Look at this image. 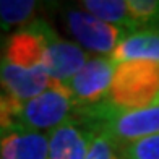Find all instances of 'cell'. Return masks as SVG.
I'll return each instance as SVG.
<instances>
[{
    "mask_svg": "<svg viewBox=\"0 0 159 159\" xmlns=\"http://www.w3.org/2000/svg\"><path fill=\"white\" fill-rule=\"evenodd\" d=\"M52 84L42 63L41 41L33 25L16 30L0 54V91L15 101H28Z\"/></svg>",
    "mask_w": 159,
    "mask_h": 159,
    "instance_id": "6da1fadb",
    "label": "cell"
},
{
    "mask_svg": "<svg viewBox=\"0 0 159 159\" xmlns=\"http://www.w3.org/2000/svg\"><path fill=\"white\" fill-rule=\"evenodd\" d=\"M75 114V102L67 86L54 83L33 99L15 101L0 91V122H15L38 132H50Z\"/></svg>",
    "mask_w": 159,
    "mask_h": 159,
    "instance_id": "7a4b0ae2",
    "label": "cell"
},
{
    "mask_svg": "<svg viewBox=\"0 0 159 159\" xmlns=\"http://www.w3.org/2000/svg\"><path fill=\"white\" fill-rule=\"evenodd\" d=\"M159 104V62L133 60L115 67L102 107L112 112L138 111Z\"/></svg>",
    "mask_w": 159,
    "mask_h": 159,
    "instance_id": "3957f363",
    "label": "cell"
},
{
    "mask_svg": "<svg viewBox=\"0 0 159 159\" xmlns=\"http://www.w3.org/2000/svg\"><path fill=\"white\" fill-rule=\"evenodd\" d=\"M73 115L88 120L96 130L109 135L120 146L159 135V104L125 112H112L98 106L88 111H75Z\"/></svg>",
    "mask_w": 159,
    "mask_h": 159,
    "instance_id": "277c9868",
    "label": "cell"
},
{
    "mask_svg": "<svg viewBox=\"0 0 159 159\" xmlns=\"http://www.w3.org/2000/svg\"><path fill=\"white\" fill-rule=\"evenodd\" d=\"M31 25L41 41L42 63L47 75L54 83H67L84 67L91 55L76 42L63 39L46 20L36 18Z\"/></svg>",
    "mask_w": 159,
    "mask_h": 159,
    "instance_id": "5b68a950",
    "label": "cell"
},
{
    "mask_svg": "<svg viewBox=\"0 0 159 159\" xmlns=\"http://www.w3.org/2000/svg\"><path fill=\"white\" fill-rule=\"evenodd\" d=\"M115 67L117 63L111 57L91 55L84 67L71 80L63 83L73 98L75 111H88L104 104L114 80Z\"/></svg>",
    "mask_w": 159,
    "mask_h": 159,
    "instance_id": "8992f818",
    "label": "cell"
},
{
    "mask_svg": "<svg viewBox=\"0 0 159 159\" xmlns=\"http://www.w3.org/2000/svg\"><path fill=\"white\" fill-rule=\"evenodd\" d=\"M65 21L70 34L75 38L76 44L81 46L86 52L93 55L111 57L119 44L125 39L128 31L125 28L115 26L111 23L93 16L91 13L76 8H70L65 13Z\"/></svg>",
    "mask_w": 159,
    "mask_h": 159,
    "instance_id": "52a82bcc",
    "label": "cell"
},
{
    "mask_svg": "<svg viewBox=\"0 0 159 159\" xmlns=\"http://www.w3.org/2000/svg\"><path fill=\"white\" fill-rule=\"evenodd\" d=\"M96 128L88 120L73 115L47 132L49 159H86Z\"/></svg>",
    "mask_w": 159,
    "mask_h": 159,
    "instance_id": "ba28073f",
    "label": "cell"
},
{
    "mask_svg": "<svg viewBox=\"0 0 159 159\" xmlns=\"http://www.w3.org/2000/svg\"><path fill=\"white\" fill-rule=\"evenodd\" d=\"M0 159H49L47 133L0 122Z\"/></svg>",
    "mask_w": 159,
    "mask_h": 159,
    "instance_id": "9c48e42d",
    "label": "cell"
},
{
    "mask_svg": "<svg viewBox=\"0 0 159 159\" xmlns=\"http://www.w3.org/2000/svg\"><path fill=\"white\" fill-rule=\"evenodd\" d=\"M111 59L115 63L133 60H153L159 62V30L143 28L132 31L114 50Z\"/></svg>",
    "mask_w": 159,
    "mask_h": 159,
    "instance_id": "30bf717a",
    "label": "cell"
},
{
    "mask_svg": "<svg viewBox=\"0 0 159 159\" xmlns=\"http://www.w3.org/2000/svg\"><path fill=\"white\" fill-rule=\"evenodd\" d=\"M80 5L84 11L106 23L125 28L128 31H136L127 0H83Z\"/></svg>",
    "mask_w": 159,
    "mask_h": 159,
    "instance_id": "8fae6325",
    "label": "cell"
},
{
    "mask_svg": "<svg viewBox=\"0 0 159 159\" xmlns=\"http://www.w3.org/2000/svg\"><path fill=\"white\" fill-rule=\"evenodd\" d=\"M34 0H0V30H21L34 21L38 10Z\"/></svg>",
    "mask_w": 159,
    "mask_h": 159,
    "instance_id": "7c38bea8",
    "label": "cell"
},
{
    "mask_svg": "<svg viewBox=\"0 0 159 159\" xmlns=\"http://www.w3.org/2000/svg\"><path fill=\"white\" fill-rule=\"evenodd\" d=\"M127 5L136 30H159V0H127Z\"/></svg>",
    "mask_w": 159,
    "mask_h": 159,
    "instance_id": "4fadbf2b",
    "label": "cell"
},
{
    "mask_svg": "<svg viewBox=\"0 0 159 159\" xmlns=\"http://www.w3.org/2000/svg\"><path fill=\"white\" fill-rule=\"evenodd\" d=\"M86 159H127L125 146H120L109 135L102 133L101 130H96Z\"/></svg>",
    "mask_w": 159,
    "mask_h": 159,
    "instance_id": "5bb4252c",
    "label": "cell"
},
{
    "mask_svg": "<svg viewBox=\"0 0 159 159\" xmlns=\"http://www.w3.org/2000/svg\"><path fill=\"white\" fill-rule=\"evenodd\" d=\"M127 159H159V135L125 146Z\"/></svg>",
    "mask_w": 159,
    "mask_h": 159,
    "instance_id": "9a60e30c",
    "label": "cell"
}]
</instances>
